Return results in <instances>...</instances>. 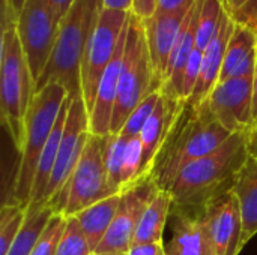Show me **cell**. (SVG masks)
I'll use <instances>...</instances> for the list:
<instances>
[{
    "label": "cell",
    "instance_id": "obj_37",
    "mask_svg": "<svg viewBox=\"0 0 257 255\" xmlns=\"http://www.w3.org/2000/svg\"><path fill=\"white\" fill-rule=\"evenodd\" d=\"M221 2H223L226 12L229 15H235L236 12H239L242 8H245L247 5H250L254 0H221Z\"/></svg>",
    "mask_w": 257,
    "mask_h": 255
},
{
    "label": "cell",
    "instance_id": "obj_12",
    "mask_svg": "<svg viewBox=\"0 0 257 255\" xmlns=\"http://www.w3.org/2000/svg\"><path fill=\"white\" fill-rule=\"evenodd\" d=\"M158 189L160 188L151 179L122 194L116 216L95 254H126L130 251L140 219Z\"/></svg>",
    "mask_w": 257,
    "mask_h": 255
},
{
    "label": "cell",
    "instance_id": "obj_38",
    "mask_svg": "<svg viewBox=\"0 0 257 255\" xmlns=\"http://www.w3.org/2000/svg\"><path fill=\"white\" fill-rule=\"evenodd\" d=\"M134 0H104V8L131 12Z\"/></svg>",
    "mask_w": 257,
    "mask_h": 255
},
{
    "label": "cell",
    "instance_id": "obj_39",
    "mask_svg": "<svg viewBox=\"0 0 257 255\" xmlns=\"http://www.w3.org/2000/svg\"><path fill=\"white\" fill-rule=\"evenodd\" d=\"M24 3H26V0H2V6L6 8V9L14 11L18 17H20L21 11L24 8Z\"/></svg>",
    "mask_w": 257,
    "mask_h": 255
},
{
    "label": "cell",
    "instance_id": "obj_22",
    "mask_svg": "<svg viewBox=\"0 0 257 255\" xmlns=\"http://www.w3.org/2000/svg\"><path fill=\"white\" fill-rule=\"evenodd\" d=\"M120 200H122V194H114V195L105 197V198L96 201L95 204L86 207L84 210L78 212L74 216L78 221L84 236L87 237L93 254L96 252L98 246L101 245L102 239L105 237V234L116 216Z\"/></svg>",
    "mask_w": 257,
    "mask_h": 255
},
{
    "label": "cell",
    "instance_id": "obj_42",
    "mask_svg": "<svg viewBox=\"0 0 257 255\" xmlns=\"http://www.w3.org/2000/svg\"><path fill=\"white\" fill-rule=\"evenodd\" d=\"M93 255H126V254H110V252H105V254H93Z\"/></svg>",
    "mask_w": 257,
    "mask_h": 255
},
{
    "label": "cell",
    "instance_id": "obj_11",
    "mask_svg": "<svg viewBox=\"0 0 257 255\" xmlns=\"http://www.w3.org/2000/svg\"><path fill=\"white\" fill-rule=\"evenodd\" d=\"M206 105L229 132H250L253 126V77L220 81L208 96Z\"/></svg>",
    "mask_w": 257,
    "mask_h": 255
},
{
    "label": "cell",
    "instance_id": "obj_19",
    "mask_svg": "<svg viewBox=\"0 0 257 255\" xmlns=\"http://www.w3.org/2000/svg\"><path fill=\"white\" fill-rule=\"evenodd\" d=\"M235 26L236 24L230 18V15L227 12H224L221 26H220L215 38L211 41V44L203 51L200 77H199V81H197V86L194 89L191 99L187 102L190 107L197 108V107L203 105L206 102L208 96L211 95L212 89L218 84L223 63H224L226 50H227L229 41L232 38V33L235 30Z\"/></svg>",
    "mask_w": 257,
    "mask_h": 255
},
{
    "label": "cell",
    "instance_id": "obj_41",
    "mask_svg": "<svg viewBox=\"0 0 257 255\" xmlns=\"http://www.w3.org/2000/svg\"><path fill=\"white\" fill-rule=\"evenodd\" d=\"M248 153L250 156L257 158V126L248 132Z\"/></svg>",
    "mask_w": 257,
    "mask_h": 255
},
{
    "label": "cell",
    "instance_id": "obj_4",
    "mask_svg": "<svg viewBox=\"0 0 257 255\" xmlns=\"http://www.w3.org/2000/svg\"><path fill=\"white\" fill-rule=\"evenodd\" d=\"M68 92L63 86L51 83L36 92L32 98L26 120L24 143L21 147L11 198L8 201L27 207L30 204L32 189L35 183L36 168L41 155L50 140V135L59 119L62 105L68 99Z\"/></svg>",
    "mask_w": 257,
    "mask_h": 255
},
{
    "label": "cell",
    "instance_id": "obj_21",
    "mask_svg": "<svg viewBox=\"0 0 257 255\" xmlns=\"http://www.w3.org/2000/svg\"><path fill=\"white\" fill-rule=\"evenodd\" d=\"M232 191L242 216V248L257 234V158L250 156L239 171Z\"/></svg>",
    "mask_w": 257,
    "mask_h": 255
},
{
    "label": "cell",
    "instance_id": "obj_27",
    "mask_svg": "<svg viewBox=\"0 0 257 255\" xmlns=\"http://www.w3.org/2000/svg\"><path fill=\"white\" fill-rule=\"evenodd\" d=\"M27 215V207L5 201L0 209V255H6L17 239Z\"/></svg>",
    "mask_w": 257,
    "mask_h": 255
},
{
    "label": "cell",
    "instance_id": "obj_10",
    "mask_svg": "<svg viewBox=\"0 0 257 255\" xmlns=\"http://www.w3.org/2000/svg\"><path fill=\"white\" fill-rule=\"evenodd\" d=\"M89 134V111L86 104L81 96L71 98L56 164L45 192V204L51 203L68 183L84 150Z\"/></svg>",
    "mask_w": 257,
    "mask_h": 255
},
{
    "label": "cell",
    "instance_id": "obj_17",
    "mask_svg": "<svg viewBox=\"0 0 257 255\" xmlns=\"http://www.w3.org/2000/svg\"><path fill=\"white\" fill-rule=\"evenodd\" d=\"M202 5H203V0H197L190 9V12L187 14L184 24L181 27L178 41L172 51L170 60H169V66H167L164 83L161 86V92L172 99L182 101L181 95H182L184 74H185V68L190 60V56L196 48V36H197V26H199Z\"/></svg>",
    "mask_w": 257,
    "mask_h": 255
},
{
    "label": "cell",
    "instance_id": "obj_20",
    "mask_svg": "<svg viewBox=\"0 0 257 255\" xmlns=\"http://www.w3.org/2000/svg\"><path fill=\"white\" fill-rule=\"evenodd\" d=\"M256 62L257 33L248 27L236 24L226 50L220 81L239 77H253Z\"/></svg>",
    "mask_w": 257,
    "mask_h": 255
},
{
    "label": "cell",
    "instance_id": "obj_35",
    "mask_svg": "<svg viewBox=\"0 0 257 255\" xmlns=\"http://www.w3.org/2000/svg\"><path fill=\"white\" fill-rule=\"evenodd\" d=\"M157 2L158 0H134L133 2V9L131 12L142 18V20H146L149 18L151 15L155 14V9H157Z\"/></svg>",
    "mask_w": 257,
    "mask_h": 255
},
{
    "label": "cell",
    "instance_id": "obj_28",
    "mask_svg": "<svg viewBox=\"0 0 257 255\" xmlns=\"http://www.w3.org/2000/svg\"><path fill=\"white\" fill-rule=\"evenodd\" d=\"M161 89H157L154 90L152 93H149L134 110L133 113L128 116L126 122L123 123L122 129H120V135L126 140H131V138H136L142 134L146 122L151 119V116L154 114L160 99H161Z\"/></svg>",
    "mask_w": 257,
    "mask_h": 255
},
{
    "label": "cell",
    "instance_id": "obj_36",
    "mask_svg": "<svg viewBox=\"0 0 257 255\" xmlns=\"http://www.w3.org/2000/svg\"><path fill=\"white\" fill-rule=\"evenodd\" d=\"M74 2L75 0H47V3L50 5V8L53 9V12L56 14V17L60 21L65 18V15L68 14V11L74 5Z\"/></svg>",
    "mask_w": 257,
    "mask_h": 255
},
{
    "label": "cell",
    "instance_id": "obj_24",
    "mask_svg": "<svg viewBox=\"0 0 257 255\" xmlns=\"http://www.w3.org/2000/svg\"><path fill=\"white\" fill-rule=\"evenodd\" d=\"M48 204H33L27 207L26 221L6 255H30L44 234L47 225L54 216Z\"/></svg>",
    "mask_w": 257,
    "mask_h": 255
},
{
    "label": "cell",
    "instance_id": "obj_31",
    "mask_svg": "<svg viewBox=\"0 0 257 255\" xmlns=\"http://www.w3.org/2000/svg\"><path fill=\"white\" fill-rule=\"evenodd\" d=\"M66 225V216L54 215L30 255H56L59 240Z\"/></svg>",
    "mask_w": 257,
    "mask_h": 255
},
{
    "label": "cell",
    "instance_id": "obj_32",
    "mask_svg": "<svg viewBox=\"0 0 257 255\" xmlns=\"http://www.w3.org/2000/svg\"><path fill=\"white\" fill-rule=\"evenodd\" d=\"M202 57H203V51H200L199 48H194V51L191 53L190 60L187 63L185 74H184L182 95H181L182 102H188L191 99L193 93H194V89H196L197 81H199V77H200Z\"/></svg>",
    "mask_w": 257,
    "mask_h": 255
},
{
    "label": "cell",
    "instance_id": "obj_29",
    "mask_svg": "<svg viewBox=\"0 0 257 255\" xmlns=\"http://www.w3.org/2000/svg\"><path fill=\"white\" fill-rule=\"evenodd\" d=\"M56 255H93L87 237L74 216L66 218V225L59 240Z\"/></svg>",
    "mask_w": 257,
    "mask_h": 255
},
{
    "label": "cell",
    "instance_id": "obj_34",
    "mask_svg": "<svg viewBox=\"0 0 257 255\" xmlns=\"http://www.w3.org/2000/svg\"><path fill=\"white\" fill-rule=\"evenodd\" d=\"M126 255H167L166 245L163 242L154 243H143V245H133Z\"/></svg>",
    "mask_w": 257,
    "mask_h": 255
},
{
    "label": "cell",
    "instance_id": "obj_14",
    "mask_svg": "<svg viewBox=\"0 0 257 255\" xmlns=\"http://www.w3.org/2000/svg\"><path fill=\"white\" fill-rule=\"evenodd\" d=\"M215 255H239L242 248V216L238 198L230 189L202 209Z\"/></svg>",
    "mask_w": 257,
    "mask_h": 255
},
{
    "label": "cell",
    "instance_id": "obj_23",
    "mask_svg": "<svg viewBox=\"0 0 257 255\" xmlns=\"http://www.w3.org/2000/svg\"><path fill=\"white\" fill-rule=\"evenodd\" d=\"M173 198L169 191L158 189L152 200L149 201L140 224L137 227L133 245L163 242V233L167 224V219L173 210Z\"/></svg>",
    "mask_w": 257,
    "mask_h": 255
},
{
    "label": "cell",
    "instance_id": "obj_13",
    "mask_svg": "<svg viewBox=\"0 0 257 255\" xmlns=\"http://www.w3.org/2000/svg\"><path fill=\"white\" fill-rule=\"evenodd\" d=\"M163 93V92H161ZM187 102L172 99L161 95V99L151 116V119L146 122L142 134V167H140V180L139 183H143L146 180L152 179V174L155 171L157 162L166 149L170 135L173 134L175 128L178 126L184 111H185Z\"/></svg>",
    "mask_w": 257,
    "mask_h": 255
},
{
    "label": "cell",
    "instance_id": "obj_6",
    "mask_svg": "<svg viewBox=\"0 0 257 255\" xmlns=\"http://www.w3.org/2000/svg\"><path fill=\"white\" fill-rule=\"evenodd\" d=\"M157 89L161 87L154 74L145 27L142 18L131 12L110 134H119L133 110Z\"/></svg>",
    "mask_w": 257,
    "mask_h": 255
},
{
    "label": "cell",
    "instance_id": "obj_3",
    "mask_svg": "<svg viewBox=\"0 0 257 255\" xmlns=\"http://www.w3.org/2000/svg\"><path fill=\"white\" fill-rule=\"evenodd\" d=\"M187 119L175 128L152 174L155 185L164 191L187 165L211 155L233 135L214 117L206 102L197 108L187 104Z\"/></svg>",
    "mask_w": 257,
    "mask_h": 255
},
{
    "label": "cell",
    "instance_id": "obj_5",
    "mask_svg": "<svg viewBox=\"0 0 257 255\" xmlns=\"http://www.w3.org/2000/svg\"><path fill=\"white\" fill-rule=\"evenodd\" d=\"M35 83L17 29L2 32L0 41V114L2 123L20 153Z\"/></svg>",
    "mask_w": 257,
    "mask_h": 255
},
{
    "label": "cell",
    "instance_id": "obj_25",
    "mask_svg": "<svg viewBox=\"0 0 257 255\" xmlns=\"http://www.w3.org/2000/svg\"><path fill=\"white\" fill-rule=\"evenodd\" d=\"M128 140L120 134H108L104 137V165L108 186L114 194L122 189V165Z\"/></svg>",
    "mask_w": 257,
    "mask_h": 255
},
{
    "label": "cell",
    "instance_id": "obj_18",
    "mask_svg": "<svg viewBox=\"0 0 257 255\" xmlns=\"http://www.w3.org/2000/svg\"><path fill=\"white\" fill-rule=\"evenodd\" d=\"M173 236L166 245L167 255H215L202 210L173 207Z\"/></svg>",
    "mask_w": 257,
    "mask_h": 255
},
{
    "label": "cell",
    "instance_id": "obj_16",
    "mask_svg": "<svg viewBox=\"0 0 257 255\" xmlns=\"http://www.w3.org/2000/svg\"><path fill=\"white\" fill-rule=\"evenodd\" d=\"M126 32H128V27L125 33L122 35V39L117 45L114 56L111 57L108 66L105 68L102 74L96 99H95V105L92 111L89 113V131L90 134H95L99 137H105L110 134L114 104H116V96H117V87H119V80H120V72H122V65H123V56H125Z\"/></svg>",
    "mask_w": 257,
    "mask_h": 255
},
{
    "label": "cell",
    "instance_id": "obj_30",
    "mask_svg": "<svg viewBox=\"0 0 257 255\" xmlns=\"http://www.w3.org/2000/svg\"><path fill=\"white\" fill-rule=\"evenodd\" d=\"M140 167H142V141L140 135L128 140L123 165H122V189L120 194H125L140 180Z\"/></svg>",
    "mask_w": 257,
    "mask_h": 255
},
{
    "label": "cell",
    "instance_id": "obj_9",
    "mask_svg": "<svg viewBox=\"0 0 257 255\" xmlns=\"http://www.w3.org/2000/svg\"><path fill=\"white\" fill-rule=\"evenodd\" d=\"M59 29L60 20L56 17L47 0H26L18 17L17 33L35 84L50 62L59 36Z\"/></svg>",
    "mask_w": 257,
    "mask_h": 255
},
{
    "label": "cell",
    "instance_id": "obj_15",
    "mask_svg": "<svg viewBox=\"0 0 257 255\" xmlns=\"http://www.w3.org/2000/svg\"><path fill=\"white\" fill-rule=\"evenodd\" d=\"M187 14H158L155 12L146 20H142L146 35V42L149 48V56L154 68V74L160 87L164 83L169 60L175 44L178 41L181 27L184 24Z\"/></svg>",
    "mask_w": 257,
    "mask_h": 255
},
{
    "label": "cell",
    "instance_id": "obj_7",
    "mask_svg": "<svg viewBox=\"0 0 257 255\" xmlns=\"http://www.w3.org/2000/svg\"><path fill=\"white\" fill-rule=\"evenodd\" d=\"M110 195H114V192L108 186L104 165V137L89 134L74 173L48 206L56 215L71 218Z\"/></svg>",
    "mask_w": 257,
    "mask_h": 255
},
{
    "label": "cell",
    "instance_id": "obj_33",
    "mask_svg": "<svg viewBox=\"0 0 257 255\" xmlns=\"http://www.w3.org/2000/svg\"><path fill=\"white\" fill-rule=\"evenodd\" d=\"M196 2L197 0H158L155 12H158V14H169V15L188 14Z\"/></svg>",
    "mask_w": 257,
    "mask_h": 255
},
{
    "label": "cell",
    "instance_id": "obj_8",
    "mask_svg": "<svg viewBox=\"0 0 257 255\" xmlns=\"http://www.w3.org/2000/svg\"><path fill=\"white\" fill-rule=\"evenodd\" d=\"M130 14L126 11L104 8L98 26L86 45L81 60V96L89 113L95 105L102 74L128 27Z\"/></svg>",
    "mask_w": 257,
    "mask_h": 255
},
{
    "label": "cell",
    "instance_id": "obj_2",
    "mask_svg": "<svg viewBox=\"0 0 257 255\" xmlns=\"http://www.w3.org/2000/svg\"><path fill=\"white\" fill-rule=\"evenodd\" d=\"M102 9L104 0L74 2L60 21L53 54L44 74L35 84V93L51 83H57L66 89L69 98L81 96V60Z\"/></svg>",
    "mask_w": 257,
    "mask_h": 255
},
{
    "label": "cell",
    "instance_id": "obj_26",
    "mask_svg": "<svg viewBox=\"0 0 257 255\" xmlns=\"http://www.w3.org/2000/svg\"><path fill=\"white\" fill-rule=\"evenodd\" d=\"M226 9L221 0H203L199 26H197V36H196V48L205 51L211 41L215 38Z\"/></svg>",
    "mask_w": 257,
    "mask_h": 255
},
{
    "label": "cell",
    "instance_id": "obj_40",
    "mask_svg": "<svg viewBox=\"0 0 257 255\" xmlns=\"http://www.w3.org/2000/svg\"><path fill=\"white\" fill-rule=\"evenodd\" d=\"M257 126V62L256 69H254V75H253V128Z\"/></svg>",
    "mask_w": 257,
    "mask_h": 255
},
{
    "label": "cell",
    "instance_id": "obj_1",
    "mask_svg": "<svg viewBox=\"0 0 257 255\" xmlns=\"http://www.w3.org/2000/svg\"><path fill=\"white\" fill-rule=\"evenodd\" d=\"M248 158V132L233 134L220 149L181 171L169 188L173 207L202 210L233 188Z\"/></svg>",
    "mask_w": 257,
    "mask_h": 255
}]
</instances>
